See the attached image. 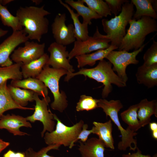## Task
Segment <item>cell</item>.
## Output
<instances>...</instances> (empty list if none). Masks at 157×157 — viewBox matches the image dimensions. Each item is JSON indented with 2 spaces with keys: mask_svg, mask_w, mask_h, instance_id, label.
<instances>
[{
  "mask_svg": "<svg viewBox=\"0 0 157 157\" xmlns=\"http://www.w3.org/2000/svg\"><path fill=\"white\" fill-rule=\"evenodd\" d=\"M60 146V145L57 144L48 145L37 152L35 151L32 148L29 147L25 151V157H55L48 155L47 152L51 150H58Z\"/></svg>",
  "mask_w": 157,
  "mask_h": 157,
  "instance_id": "34",
  "label": "cell"
},
{
  "mask_svg": "<svg viewBox=\"0 0 157 157\" xmlns=\"http://www.w3.org/2000/svg\"><path fill=\"white\" fill-rule=\"evenodd\" d=\"M3 157H25V154L24 152H15L10 149L3 154Z\"/></svg>",
  "mask_w": 157,
  "mask_h": 157,
  "instance_id": "38",
  "label": "cell"
},
{
  "mask_svg": "<svg viewBox=\"0 0 157 157\" xmlns=\"http://www.w3.org/2000/svg\"><path fill=\"white\" fill-rule=\"evenodd\" d=\"M53 117L57 121L56 129L51 132L45 133L43 137L45 142L48 145H63L69 147L81 131L84 121L81 120L73 126H68L64 124L55 114Z\"/></svg>",
  "mask_w": 157,
  "mask_h": 157,
  "instance_id": "7",
  "label": "cell"
},
{
  "mask_svg": "<svg viewBox=\"0 0 157 157\" xmlns=\"http://www.w3.org/2000/svg\"><path fill=\"white\" fill-rule=\"evenodd\" d=\"M129 24V27L118 48L119 50H138L144 44L148 35L157 31L156 19L149 17L143 16L137 20L132 18Z\"/></svg>",
  "mask_w": 157,
  "mask_h": 157,
  "instance_id": "3",
  "label": "cell"
},
{
  "mask_svg": "<svg viewBox=\"0 0 157 157\" xmlns=\"http://www.w3.org/2000/svg\"><path fill=\"white\" fill-rule=\"evenodd\" d=\"M65 2L66 3L75 9L79 16L82 17L83 19L82 23L84 24L90 25L92 24V19L102 18L88 6L85 5L83 0H78L77 1L65 0Z\"/></svg>",
  "mask_w": 157,
  "mask_h": 157,
  "instance_id": "24",
  "label": "cell"
},
{
  "mask_svg": "<svg viewBox=\"0 0 157 157\" xmlns=\"http://www.w3.org/2000/svg\"><path fill=\"white\" fill-rule=\"evenodd\" d=\"M92 129V133L95 134L105 144L106 147L112 149H115L114 140L112 135V120L110 119L104 123L94 121Z\"/></svg>",
  "mask_w": 157,
  "mask_h": 157,
  "instance_id": "19",
  "label": "cell"
},
{
  "mask_svg": "<svg viewBox=\"0 0 157 157\" xmlns=\"http://www.w3.org/2000/svg\"><path fill=\"white\" fill-rule=\"evenodd\" d=\"M105 1L108 5L111 14H113L115 16H117L121 12L123 5L129 2L127 0H105Z\"/></svg>",
  "mask_w": 157,
  "mask_h": 157,
  "instance_id": "35",
  "label": "cell"
},
{
  "mask_svg": "<svg viewBox=\"0 0 157 157\" xmlns=\"http://www.w3.org/2000/svg\"><path fill=\"white\" fill-rule=\"evenodd\" d=\"M50 13L40 7L34 6L20 7L17 11L18 18L23 29L29 39L40 42L42 36L48 31L49 21L45 17Z\"/></svg>",
  "mask_w": 157,
  "mask_h": 157,
  "instance_id": "1",
  "label": "cell"
},
{
  "mask_svg": "<svg viewBox=\"0 0 157 157\" xmlns=\"http://www.w3.org/2000/svg\"><path fill=\"white\" fill-rule=\"evenodd\" d=\"M134 14V5L131 2L124 3L121 12L110 20L104 19L101 21L105 38L110 41L111 45L118 48L126 34V27Z\"/></svg>",
  "mask_w": 157,
  "mask_h": 157,
  "instance_id": "5",
  "label": "cell"
},
{
  "mask_svg": "<svg viewBox=\"0 0 157 157\" xmlns=\"http://www.w3.org/2000/svg\"><path fill=\"white\" fill-rule=\"evenodd\" d=\"M88 127V125L87 124H83L81 131L77 138L73 142L71 145L69 147V149H72L75 145L74 143L78 140H80V141L83 142H86L88 139L89 135L90 134L92 133V129L87 130V129Z\"/></svg>",
  "mask_w": 157,
  "mask_h": 157,
  "instance_id": "36",
  "label": "cell"
},
{
  "mask_svg": "<svg viewBox=\"0 0 157 157\" xmlns=\"http://www.w3.org/2000/svg\"><path fill=\"white\" fill-rule=\"evenodd\" d=\"M149 124L150 129L152 132L157 130V123L156 122H150Z\"/></svg>",
  "mask_w": 157,
  "mask_h": 157,
  "instance_id": "40",
  "label": "cell"
},
{
  "mask_svg": "<svg viewBox=\"0 0 157 157\" xmlns=\"http://www.w3.org/2000/svg\"><path fill=\"white\" fill-rule=\"evenodd\" d=\"M8 31V30H4L0 28V39L2 37L6 35Z\"/></svg>",
  "mask_w": 157,
  "mask_h": 157,
  "instance_id": "41",
  "label": "cell"
},
{
  "mask_svg": "<svg viewBox=\"0 0 157 157\" xmlns=\"http://www.w3.org/2000/svg\"><path fill=\"white\" fill-rule=\"evenodd\" d=\"M9 145V142L4 141L0 138V153Z\"/></svg>",
  "mask_w": 157,
  "mask_h": 157,
  "instance_id": "39",
  "label": "cell"
},
{
  "mask_svg": "<svg viewBox=\"0 0 157 157\" xmlns=\"http://www.w3.org/2000/svg\"><path fill=\"white\" fill-rule=\"evenodd\" d=\"M138 104L133 105L120 114L122 121L131 130L135 132L142 127L138 117Z\"/></svg>",
  "mask_w": 157,
  "mask_h": 157,
  "instance_id": "28",
  "label": "cell"
},
{
  "mask_svg": "<svg viewBox=\"0 0 157 157\" xmlns=\"http://www.w3.org/2000/svg\"><path fill=\"white\" fill-rule=\"evenodd\" d=\"M98 99H94L91 96L82 95L79 101L77 103L76 110L78 112L86 110L88 111L98 108Z\"/></svg>",
  "mask_w": 157,
  "mask_h": 157,
  "instance_id": "32",
  "label": "cell"
},
{
  "mask_svg": "<svg viewBox=\"0 0 157 157\" xmlns=\"http://www.w3.org/2000/svg\"><path fill=\"white\" fill-rule=\"evenodd\" d=\"M32 1L35 3L36 4H39L42 1V0H32Z\"/></svg>",
  "mask_w": 157,
  "mask_h": 157,
  "instance_id": "43",
  "label": "cell"
},
{
  "mask_svg": "<svg viewBox=\"0 0 157 157\" xmlns=\"http://www.w3.org/2000/svg\"><path fill=\"white\" fill-rule=\"evenodd\" d=\"M137 150L136 152L129 153L127 154H123L122 157H157V154H155L152 156L149 155H143L142 154L141 151L137 147L136 149Z\"/></svg>",
  "mask_w": 157,
  "mask_h": 157,
  "instance_id": "37",
  "label": "cell"
},
{
  "mask_svg": "<svg viewBox=\"0 0 157 157\" xmlns=\"http://www.w3.org/2000/svg\"><path fill=\"white\" fill-rule=\"evenodd\" d=\"M67 71L63 69H56L46 65L40 74L36 78L42 81L52 93L54 101L51 107L53 110L63 112L67 108L68 101L64 92L59 91V82L60 78Z\"/></svg>",
  "mask_w": 157,
  "mask_h": 157,
  "instance_id": "6",
  "label": "cell"
},
{
  "mask_svg": "<svg viewBox=\"0 0 157 157\" xmlns=\"http://www.w3.org/2000/svg\"><path fill=\"white\" fill-rule=\"evenodd\" d=\"M22 64L15 63L8 66L0 67V85L9 79H22L23 77L21 69Z\"/></svg>",
  "mask_w": 157,
  "mask_h": 157,
  "instance_id": "29",
  "label": "cell"
},
{
  "mask_svg": "<svg viewBox=\"0 0 157 157\" xmlns=\"http://www.w3.org/2000/svg\"><path fill=\"white\" fill-rule=\"evenodd\" d=\"M118 48L117 47L110 44L106 49H100L91 53L76 56L75 58L78 63L77 67L82 68L86 65L92 66L97 61L104 59L110 51Z\"/></svg>",
  "mask_w": 157,
  "mask_h": 157,
  "instance_id": "21",
  "label": "cell"
},
{
  "mask_svg": "<svg viewBox=\"0 0 157 157\" xmlns=\"http://www.w3.org/2000/svg\"><path fill=\"white\" fill-rule=\"evenodd\" d=\"M66 20L65 13H58L56 16L51 26L55 42L66 46L74 42L76 39L73 25H67Z\"/></svg>",
  "mask_w": 157,
  "mask_h": 157,
  "instance_id": "11",
  "label": "cell"
},
{
  "mask_svg": "<svg viewBox=\"0 0 157 157\" xmlns=\"http://www.w3.org/2000/svg\"><path fill=\"white\" fill-rule=\"evenodd\" d=\"M0 18L3 24L11 27L13 32L22 30L21 25L17 17L12 15L7 8L0 3Z\"/></svg>",
  "mask_w": 157,
  "mask_h": 157,
  "instance_id": "30",
  "label": "cell"
},
{
  "mask_svg": "<svg viewBox=\"0 0 157 157\" xmlns=\"http://www.w3.org/2000/svg\"><path fill=\"white\" fill-rule=\"evenodd\" d=\"M138 83L143 84L148 88L157 85V63L150 66L143 64L137 69L135 74Z\"/></svg>",
  "mask_w": 157,
  "mask_h": 157,
  "instance_id": "17",
  "label": "cell"
},
{
  "mask_svg": "<svg viewBox=\"0 0 157 157\" xmlns=\"http://www.w3.org/2000/svg\"><path fill=\"white\" fill-rule=\"evenodd\" d=\"M110 41L109 39L104 37L103 35L99 33L97 26L93 36H89L87 40L84 41H75L73 49L69 53L68 59L70 60L77 56L106 49L110 46Z\"/></svg>",
  "mask_w": 157,
  "mask_h": 157,
  "instance_id": "10",
  "label": "cell"
},
{
  "mask_svg": "<svg viewBox=\"0 0 157 157\" xmlns=\"http://www.w3.org/2000/svg\"><path fill=\"white\" fill-rule=\"evenodd\" d=\"M29 39L23 29L13 32L0 44V66L7 67L13 63L10 55L19 45L28 41Z\"/></svg>",
  "mask_w": 157,
  "mask_h": 157,
  "instance_id": "12",
  "label": "cell"
},
{
  "mask_svg": "<svg viewBox=\"0 0 157 157\" xmlns=\"http://www.w3.org/2000/svg\"><path fill=\"white\" fill-rule=\"evenodd\" d=\"M3 0H0V3L2 5L3 4Z\"/></svg>",
  "mask_w": 157,
  "mask_h": 157,
  "instance_id": "44",
  "label": "cell"
},
{
  "mask_svg": "<svg viewBox=\"0 0 157 157\" xmlns=\"http://www.w3.org/2000/svg\"><path fill=\"white\" fill-rule=\"evenodd\" d=\"M39 96L35 93L34 100L35 105L34 108V112L32 115L26 118L27 121L32 123L38 121L42 123L43 128L41 135L42 138L47 131L51 132L54 130L55 123L54 120L53 114L49 109L48 108L49 104L51 101L50 98L47 96L41 99Z\"/></svg>",
  "mask_w": 157,
  "mask_h": 157,
  "instance_id": "8",
  "label": "cell"
},
{
  "mask_svg": "<svg viewBox=\"0 0 157 157\" xmlns=\"http://www.w3.org/2000/svg\"><path fill=\"white\" fill-rule=\"evenodd\" d=\"M60 3L65 8L69 13L74 24L75 36L76 40L84 41L89 37L88 25L81 23L79 19V15L74 12L69 6L61 0H59Z\"/></svg>",
  "mask_w": 157,
  "mask_h": 157,
  "instance_id": "25",
  "label": "cell"
},
{
  "mask_svg": "<svg viewBox=\"0 0 157 157\" xmlns=\"http://www.w3.org/2000/svg\"><path fill=\"white\" fill-rule=\"evenodd\" d=\"M88 6L102 17L111 15L109 7L105 1L103 0H83Z\"/></svg>",
  "mask_w": 157,
  "mask_h": 157,
  "instance_id": "31",
  "label": "cell"
},
{
  "mask_svg": "<svg viewBox=\"0 0 157 157\" xmlns=\"http://www.w3.org/2000/svg\"><path fill=\"white\" fill-rule=\"evenodd\" d=\"M112 64L103 59L99 61L98 65L91 68H82L76 72L67 73L64 81L68 82L74 76L82 75L93 79L103 84L102 96L103 99L107 97L113 90V84L119 88L126 86V83L117 75L113 70Z\"/></svg>",
  "mask_w": 157,
  "mask_h": 157,
  "instance_id": "2",
  "label": "cell"
},
{
  "mask_svg": "<svg viewBox=\"0 0 157 157\" xmlns=\"http://www.w3.org/2000/svg\"><path fill=\"white\" fill-rule=\"evenodd\" d=\"M10 85L14 87L32 91L43 97L48 96V88L42 81L36 78L29 77L23 80H12Z\"/></svg>",
  "mask_w": 157,
  "mask_h": 157,
  "instance_id": "18",
  "label": "cell"
},
{
  "mask_svg": "<svg viewBox=\"0 0 157 157\" xmlns=\"http://www.w3.org/2000/svg\"><path fill=\"white\" fill-rule=\"evenodd\" d=\"M152 136L154 139L157 140V130L152 131Z\"/></svg>",
  "mask_w": 157,
  "mask_h": 157,
  "instance_id": "42",
  "label": "cell"
},
{
  "mask_svg": "<svg viewBox=\"0 0 157 157\" xmlns=\"http://www.w3.org/2000/svg\"><path fill=\"white\" fill-rule=\"evenodd\" d=\"M152 0H131V2L136 8L133 19L138 20L142 17L147 16L156 19L157 14L152 7Z\"/></svg>",
  "mask_w": 157,
  "mask_h": 157,
  "instance_id": "26",
  "label": "cell"
},
{
  "mask_svg": "<svg viewBox=\"0 0 157 157\" xmlns=\"http://www.w3.org/2000/svg\"><path fill=\"white\" fill-rule=\"evenodd\" d=\"M7 81L0 85V117L5 112L10 110H34V108L21 106L14 101L8 91Z\"/></svg>",
  "mask_w": 157,
  "mask_h": 157,
  "instance_id": "23",
  "label": "cell"
},
{
  "mask_svg": "<svg viewBox=\"0 0 157 157\" xmlns=\"http://www.w3.org/2000/svg\"><path fill=\"white\" fill-rule=\"evenodd\" d=\"M22 127L31 128V124L26 117L12 114L3 115L0 117V129H5L14 135L23 136L28 135L22 132L19 129Z\"/></svg>",
  "mask_w": 157,
  "mask_h": 157,
  "instance_id": "15",
  "label": "cell"
},
{
  "mask_svg": "<svg viewBox=\"0 0 157 157\" xmlns=\"http://www.w3.org/2000/svg\"><path fill=\"white\" fill-rule=\"evenodd\" d=\"M23 47L15 49L10 58L16 63H28L41 56L44 53L45 44H39L33 41H27Z\"/></svg>",
  "mask_w": 157,
  "mask_h": 157,
  "instance_id": "13",
  "label": "cell"
},
{
  "mask_svg": "<svg viewBox=\"0 0 157 157\" xmlns=\"http://www.w3.org/2000/svg\"><path fill=\"white\" fill-rule=\"evenodd\" d=\"M138 117L142 127L149 124L153 115L157 117V101H149L147 99L142 100L138 104Z\"/></svg>",
  "mask_w": 157,
  "mask_h": 157,
  "instance_id": "20",
  "label": "cell"
},
{
  "mask_svg": "<svg viewBox=\"0 0 157 157\" xmlns=\"http://www.w3.org/2000/svg\"><path fill=\"white\" fill-rule=\"evenodd\" d=\"M143 64L147 66L157 63V42L153 39V43L144 54Z\"/></svg>",
  "mask_w": 157,
  "mask_h": 157,
  "instance_id": "33",
  "label": "cell"
},
{
  "mask_svg": "<svg viewBox=\"0 0 157 157\" xmlns=\"http://www.w3.org/2000/svg\"><path fill=\"white\" fill-rule=\"evenodd\" d=\"M49 56L44 53L39 58L26 64H22L21 68L23 77L36 78L41 73L48 61Z\"/></svg>",
  "mask_w": 157,
  "mask_h": 157,
  "instance_id": "22",
  "label": "cell"
},
{
  "mask_svg": "<svg viewBox=\"0 0 157 157\" xmlns=\"http://www.w3.org/2000/svg\"><path fill=\"white\" fill-rule=\"evenodd\" d=\"M78 150L81 157H105L106 147L104 143L99 138L92 137L85 142L79 141Z\"/></svg>",
  "mask_w": 157,
  "mask_h": 157,
  "instance_id": "16",
  "label": "cell"
},
{
  "mask_svg": "<svg viewBox=\"0 0 157 157\" xmlns=\"http://www.w3.org/2000/svg\"><path fill=\"white\" fill-rule=\"evenodd\" d=\"M98 107L102 109L106 117L108 116L117 126L121 135V140L118 144V149L120 150L125 151L128 147L130 150L134 151L137 147V141L134 137L138 133L131 130L128 127L125 129L119 121L118 113L123 106L119 100H111L109 101L104 99H98Z\"/></svg>",
  "mask_w": 157,
  "mask_h": 157,
  "instance_id": "4",
  "label": "cell"
},
{
  "mask_svg": "<svg viewBox=\"0 0 157 157\" xmlns=\"http://www.w3.org/2000/svg\"><path fill=\"white\" fill-rule=\"evenodd\" d=\"M48 51L50 56L46 65L54 68L65 69L68 73L74 72L73 66L68 59L69 53L67 51L66 46L54 42L50 45Z\"/></svg>",
  "mask_w": 157,
  "mask_h": 157,
  "instance_id": "14",
  "label": "cell"
},
{
  "mask_svg": "<svg viewBox=\"0 0 157 157\" xmlns=\"http://www.w3.org/2000/svg\"><path fill=\"white\" fill-rule=\"evenodd\" d=\"M147 44H144L139 49L131 52L124 50H112L105 58L113 65V71L116 72L117 75L125 82L128 79L126 73V67L130 64L138 63L139 61L136 59V57Z\"/></svg>",
  "mask_w": 157,
  "mask_h": 157,
  "instance_id": "9",
  "label": "cell"
},
{
  "mask_svg": "<svg viewBox=\"0 0 157 157\" xmlns=\"http://www.w3.org/2000/svg\"><path fill=\"white\" fill-rule=\"evenodd\" d=\"M10 94L14 101L18 105L25 107L28 102H32L34 100L35 93L27 89H22L13 87L10 85H7Z\"/></svg>",
  "mask_w": 157,
  "mask_h": 157,
  "instance_id": "27",
  "label": "cell"
}]
</instances>
